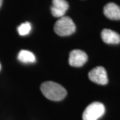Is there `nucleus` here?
<instances>
[{
    "label": "nucleus",
    "mask_w": 120,
    "mask_h": 120,
    "mask_svg": "<svg viewBox=\"0 0 120 120\" xmlns=\"http://www.w3.org/2000/svg\"><path fill=\"white\" fill-rule=\"evenodd\" d=\"M43 95L52 101H61L67 95V91L60 84L53 82H45L40 87Z\"/></svg>",
    "instance_id": "f257e3e1"
},
{
    "label": "nucleus",
    "mask_w": 120,
    "mask_h": 120,
    "mask_svg": "<svg viewBox=\"0 0 120 120\" xmlns=\"http://www.w3.org/2000/svg\"><path fill=\"white\" fill-rule=\"evenodd\" d=\"M76 26L73 20L68 16L60 17L54 25V31L60 36H68L73 34Z\"/></svg>",
    "instance_id": "f03ea898"
},
{
    "label": "nucleus",
    "mask_w": 120,
    "mask_h": 120,
    "mask_svg": "<svg viewBox=\"0 0 120 120\" xmlns=\"http://www.w3.org/2000/svg\"><path fill=\"white\" fill-rule=\"evenodd\" d=\"M105 112L103 103L95 101L90 104L83 113V120H98L104 115Z\"/></svg>",
    "instance_id": "7ed1b4c3"
},
{
    "label": "nucleus",
    "mask_w": 120,
    "mask_h": 120,
    "mask_svg": "<svg viewBox=\"0 0 120 120\" xmlns=\"http://www.w3.org/2000/svg\"><path fill=\"white\" fill-rule=\"evenodd\" d=\"M88 77L91 82L99 85H106L108 83L107 71L101 66H98L91 69L89 72Z\"/></svg>",
    "instance_id": "20e7f679"
},
{
    "label": "nucleus",
    "mask_w": 120,
    "mask_h": 120,
    "mask_svg": "<svg viewBox=\"0 0 120 120\" xmlns=\"http://www.w3.org/2000/svg\"><path fill=\"white\" fill-rule=\"evenodd\" d=\"M87 58V55L86 52L79 49H75L69 53V64L72 67L79 68L86 64Z\"/></svg>",
    "instance_id": "39448f33"
},
{
    "label": "nucleus",
    "mask_w": 120,
    "mask_h": 120,
    "mask_svg": "<svg viewBox=\"0 0 120 120\" xmlns=\"http://www.w3.org/2000/svg\"><path fill=\"white\" fill-rule=\"evenodd\" d=\"M69 8L68 2L65 0H53L51 8L53 16L61 17L64 16L65 13Z\"/></svg>",
    "instance_id": "423d86ee"
},
{
    "label": "nucleus",
    "mask_w": 120,
    "mask_h": 120,
    "mask_svg": "<svg viewBox=\"0 0 120 120\" xmlns=\"http://www.w3.org/2000/svg\"><path fill=\"white\" fill-rule=\"evenodd\" d=\"M103 13L112 20H120V8L114 3H109L103 8Z\"/></svg>",
    "instance_id": "0eeeda50"
},
{
    "label": "nucleus",
    "mask_w": 120,
    "mask_h": 120,
    "mask_svg": "<svg viewBox=\"0 0 120 120\" xmlns=\"http://www.w3.org/2000/svg\"><path fill=\"white\" fill-rule=\"evenodd\" d=\"M101 39L108 44H118L120 43V35L117 32L109 29H104L101 34Z\"/></svg>",
    "instance_id": "6e6552de"
},
{
    "label": "nucleus",
    "mask_w": 120,
    "mask_h": 120,
    "mask_svg": "<svg viewBox=\"0 0 120 120\" xmlns=\"http://www.w3.org/2000/svg\"><path fill=\"white\" fill-rule=\"evenodd\" d=\"M17 59L22 63L24 64H30V63H35L36 61V58L35 55L32 52L27 50H22L20 51Z\"/></svg>",
    "instance_id": "1a4fd4ad"
},
{
    "label": "nucleus",
    "mask_w": 120,
    "mask_h": 120,
    "mask_svg": "<svg viewBox=\"0 0 120 120\" xmlns=\"http://www.w3.org/2000/svg\"><path fill=\"white\" fill-rule=\"evenodd\" d=\"M31 30V26L30 22H25L23 23H22L17 27L19 34L22 36L29 34Z\"/></svg>",
    "instance_id": "9d476101"
},
{
    "label": "nucleus",
    "mask_w": 120,
    "mask_h": 120,
    "mask_svg": "<svg viewBox=\"0 0 120 120\" xmlns=\"http://www.w3.org/2000/svg\"><path fill=\"white\" fill-rule=\"evenodd\" d=\"M2 2H3V0H0V8H1V6L2 5Z\"/></svg>",
    "instance_id": "9b49d317"
},
{
    "label": "nucleus",
    "mask_w": 120,
    "mask_h": 120,
    "mask_svg": "<svg viewBox=\"0 0 120 120\" xmlns=\"http://www.w3.org/2000/svg\"><path fill=\"white\" fill-rule=\"evenodd\" d=\"M0 70H1V64H0Z\"/></svg>",
    "instance_id": "f8f14e48"
}]
</instances>
